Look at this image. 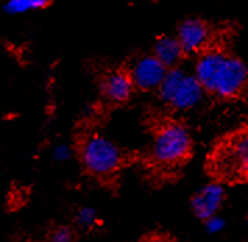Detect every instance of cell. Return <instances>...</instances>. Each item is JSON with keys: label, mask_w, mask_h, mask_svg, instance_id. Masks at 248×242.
<instances>
[{"label": "cell", "mask_w": 248, "mask_h": 242, "mask_svg": "<svg viewBox=\"0 0 248 242\" xmlns=\"http://www.w3.org/2000/svg\"><path fill=\"white\" fill-rule=\"evenodd\" d=\"M194 76L205 92L219 99H233L247 85L248 68L236 56L219 49H206L200 53Z\"/></svg>", "instance_id": "1"}, {"label": "cell", "mask_w": 248, "mask_h": 242, "mask_svg": "<svg viewBox=\"0 0 248 242\" xmlns=\"http://www.w3.org/2000/svg\"><path fill=\"white\" fill-rule=\"evenodd\" d=\"M191 149L192 139L188 128L177 121H166L155 132L151 156L155 165L170 168L184 163Z\"/></svg>", "instance_id": "2"}, {"label": "cell", "mask_w": 248, "mask_h": 242, "mask_svg": "<svg viewBox=\"0 0 248 242\" xmlns=\"http://www.w3.org/2000/svg\"><path fill=\"white\" fill-rule=\"evenodd\" d=\"M160 99L173 109L191 110L203 99L205 91L194 74H187L179 67L168 68L158 87Z\"/></svg>", "instance_id": "3"}, {"label": "cell", "mask_w": 248, "mask_h": 242, "mask_svg": "<svg viewBox=\"0 0 248 242\" xmlns=\"http://www.w3.org/2000/svg\"><path fill=\"white\" fill-rule=\"evenodd\" d=\"M81 162L85 170L93 177L108 178L120 168L123 154L120 148L109 138L95 134L82 143Z\"/></svg>", "instance_id": "4"}, {"label": "cell", "mask_w": 248, "mask_h": 242, "mask_svg": "<svg viewBox=\"0 0 248 242\" xmlns=\"http://www.w3.org/2000/svg\"><path fill=\"white\" fill-rule=\"evenodd\" d=\"M212 170L222 180L238 181L247 176L248 135L237 132L222 143L212 157Z\"/></svg>", "instance_id": "5"}, {"label": "cell", "mask_w": 248, "mask_h": 242, "mask_svg": "<svg viewBox=\"0 0 248 242\" xmlns=\"http://www.w3.org/2000/svg\"><path fill=\"white\" fill-rule=\"evenodd\" d=\"M176 38L184 55H200L208 49L212 35L208 22L197 17H190L179 24Z\"/></svg>", "instance_id": "6"}, {"label": "cell", "mask_w": 248, "mask_h": 242, "mask_svg": "<svg viewBox=\"0 0 248 242\" xmlns=\"http://www.w3.org/2000/svg\"><path fill=\"white\" fill-rule=\"evenodd\" d=\"M168 68L163 66L155 56H144L138 59L128 71L134 88L142 91L158 89L160 81L163 79Z\"/></svg>", "instance_id": "7"}, {"label": "cell", "mask_w": 248, "mask_h": 242, "mask_svg": "<svg viewBox=\"0 0 248 242\" xmlns=\"http://www.w3.org/2000/svg\"><path fill=\"white\" fill-rule=\"evenodd\" d=\"M225 200V188L220 182H209L203 185L191 199V209L194 214L205 220L216 214Z\"/></svg>", "instance_id": "8"}, {"label": "cell", "mask_w": 248, "mask_h": 242, "mask_svg": "<svg viewBox=\"0 0 248 242\" xmlns=\"http://www.w3.org/2000/svg\"><path fill=\"white\" fill-rule=\"evenodd\" d=\"M134 91V84L127 71L116 70L106 74L101 82V95L109 103H124L130 99Z\"/></svg>", "instance_id": "9"}, {"label": "cell", "mask_w": 248, "mask_h": 242, "mask_svg": "<svg viewBox=\"0 0 248 242\" xmlns=\"http://www.w3.org/2000/svg\"><path fill=\"white\" fill-rule=\"evenodd\" d=\"M154 56L166 68H173V67L179 66V63L184 56V52L176 36L166 35V36H160L155 42Z\"/></svg>", "instance_id": "10"}, {"label": "cell", "mask_w": 248, "mask_h": 242, "mask_svg": "<svg viewBox=\"0 0 248 242\" xmlns=\"http://www.w3.org/2000/svg\"><path fill=\"white\" fill-rule=\"evenodd\" d=\"M47 4L49 0H7L3 6V10L10 15H21L27 13L42 10Z\"/></svg>", "instance_id": "11"}, {"label": "cell", "mask_w": 248, "mask_h": 242, "mask_svg": "<svg viewBox=\"0 0 248 242\" xmlns=\"http://www.w3.org/2000/svg\"><path fill=\"white\" fill-rule=\"evenodd\" d=\"M76 220H77V224L79 227H82L85 230L92 228L98 221V212L91 206H84L77 212Z\"/></svg>", "instance_id": "12"}, {"label": "cell", "mask_w": 248, "mask_h": 242, "mask_svg": "<svg viewBox=\"0 0 248 242\" xmlns=\"http://www.w3.org/2000/svg\"><path fill=\"white\" fill-rule=\"evenodd\" d=\"M203 221H205V230L209 234H217V232L222 231L226 226V221L217 214H214V216L205 219Z\"/></svg>", "instance_id": "13"}, {"label": "cell", "mask_w": 248, "mask_h": 242, "mask_svg": "<svg viewBox=\"0 0 248 242\" xmlns=\"http://www.w3.org/2000/svg\"><path fill=\"white\" fill-rule=\"evenodd\" d=\"M74 232L68 227H59L50 235V242H73Z\"/></svg>", "instance_id": "14"}, {"label": "cell", "mask_w": 248, "mask_h": 242, "mask_svg": "<svg viewBox=\"0 0 248 242\" xmlns=\"http://www.w3.org/2000/svg\"><path fill=\"white\" fill-rule=\"evenodd\" d=\"M71 156H73V151H71V146L67 143L57 145L53 149V159L56 162H67Z\"/></svg>", "instance_id": "15"}]
</instances>
